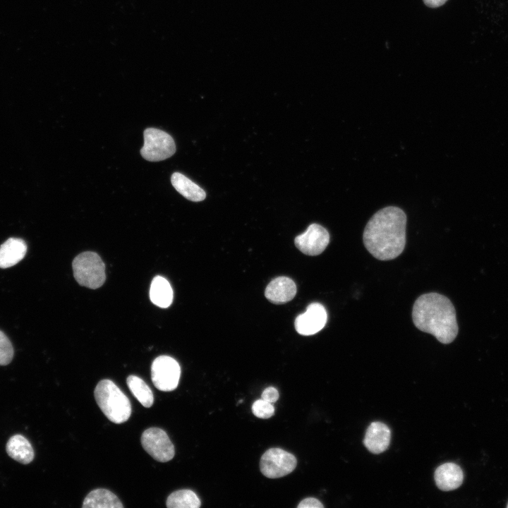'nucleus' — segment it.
<instances>
[{
	"mask_svg": "<svg viewBox=\"0 0 508 508\" xmlns=\"http://www.w3.org/2000/svg\"><path fill=\"white\" fill-rule=\"evenodd\" d=\"M406 214L395 206L375 212L368 222L363 234L367 250L376 259L390 260L397 258L406 246Z\"/></svg>",
	"mask_w": 508,
	"mask_h": 508,
	"instance_id": "f257e3e1",
	"label": "nucleus"
},
{
	"mask_svg": "<svg viewBox=\"0 0 508 508\" xmlns=\"http://www.w3.org/2000/svg\"><path fill=\"white\" fill-rule=\"evenodd\" d=\"M456 316L451 301L438 293L424 294L413 306L412 319L416 327L445 344L452 342L458 334Z\"/></svg>",
	"mask_w": 508,
	"mask_h": 508,
	"instance_id": "f03ea898",
	"label": "nucleus"
},
{
	"mask_svg": "<svg viewBox=\"0 0 508 508\" xmlns=\"http://www.w3.org/2000/svg\"><path fill=\"white\" fill-rule=\"evenodd\" d=\"M95 399L101 411L111 422L120 424L128 420L131 405L126 395L110 380H102L97 385Z\"/></svg>",
	"mask_w": 508,
	"mask_h": 508,
	"instance_id": "7ed1b4c3",
	"label": "nucleus"
},
{
	"mask_svg": "<svg viewBox=\"0 0 508 508\" xmlns=\"http://www.w3.org/2000/svg\"><path fill=\"white\" fill-rule=\"evenodd\" d=\"M72 267L74 277L81 286L95 289L105 282V265L96 253H80L73 259Z\"/></svg>",
	"mask_w": 508,
	"mask_h": 508,
	"instance_id": "20e7f679",
	"label": "nucleus"
},
{
	"mask_svg": "<svg viewBox=\"0 0 508 508\" xmlns=\"http://www.w3.org/2000/svg\"><path fill=\"white\" fill-rule=\"evenodd\" d=\"M144 145L141 156L150 162H159L171 157L176 152L173 138L167 132L155 128L144 131Z\"/></svg>",
	"mask_w": 508,
	"mask_h": 508,
	"instance_id": "39448f33",
	"label": "nucleus"
},
{
	"mask_svg": "<svg viewBox=\"0 0 508 508\" xmlns=\"http://www.w3.org/2000/svg\"><path fill=\"white\" fill-rule=\"evenodd\" d=\"M181 367L179 363L169 356H159L152 362L151 378L155 387L160 391L174 390L179 384Z\"/></svg>",
	"mask_w": 508,
	"mask_h": 508,
	"instance_id": "423d86ee",
	"label": "nucleus"
},
{
	"mask_svg": "<svg viewBox=\"0 0 508 508\" xmlns=\"http://www.w3.org/2000/svg\"><path fill=\"white\" fill-rule=\"evenodd\" d=\"M296 464L297 460L292 454L280 448H270L262 454L260 468L265 477L278 478L291 473Z\"/></svg>",
	"mask_w": 508,
	"mask_h": 508,
	"instance_id": "0eeeda50",
	"label": "nucleus"
},
{
	"mask_svg": "<svg viewBox=\"0 0 508 508\" xmlns=\"http://www.w3.org/2000/svg\"><path fill=\"white\" fill-rule=\"evenodd\" d=\"M140 440L143 449L155 460L167 462L173 459L175 454L174 445L162 429H146Z\"/></svg>",
	"mask_w": 508,
	"mask_h": 508,
	"instance_id": "6e6552de",
	"label": "nucleus"
},
{
	"mask_svg": "<svg viewBox=\"0 0 508 508\" xmlns=\"http://www.w3.org/2000/svg\"><path fill=\"white\" fill-rule=\"evenodd\" d=\"M329 242L327 230L318 224L309 225L307 230L296 237L295 246L303 253L315 256L322 253Z\"/></svg>",
	"mask_w": 508,
	"mask_h": 508,
	"instance_id": "1a4fd4ad",
	"label": "nucleus"
},
{
	"mask_svg": "<svg viewBox=\"0 0 508 508\" xmlns=\"http://www.w3.org/2000/svg\"><path fill=\"white\" fill-rule=\"evenodd\" d=\"M327 313L325 307L319 303L308 305L304 313L297 316L294 325L297 332L310 336L320 332L326 325Z\"/></svg>",
	"mask_w": 508,
	"mask_h": 508,
	"instance_id": "9d476101",
	"label": "nucleus"
},
{
	"mask_svg": "<svg viewBox=\"0 0 508 508\" xmlns=\"http://www.w3.org/2000/svg\"><path fill=\"white\" fill-rule=\"evenodd\" d=\"M296 294L295 282L286 277L272 279L265 291V297L275 304L285 303L292 300Z\"/></svg>",
	"mask_w": 508,
	"mask_h": 508,
	"instance_id": "9b49d317",
	"label": "nucleus"
},
{
	"mask_svg": "<svg viewBox=\"0 0 508 508\" xmlns=\"http://www.w3.org/2000/svg\"><path fill=\"white\" fill-rule=\"evenodd\" d=\"M390 437V430L386 424L373 422L366 430L363 443L370 452L380 454L388 448Z\"/></svg>",
	"mask_w": 508,
	"mask_h": 508,
	"instance_id": "f8f14e48",
	"label": "nucleus"
},
{
	"mask_svg": "<svg viewBox=\"0 0 508 508\" xmlns=\"http://www.w3.org/2000/svg\"><path fill=\"white\" fill-rule=\"evenodd\" d=\"M439 489L449 491L458 488L463 483V471L454 463H445L438 466L434 474Z\"/></svg>",
	"mask_w": 508,
	"mask_h": 508,
	"instance_id": "ddd939ff",
	"label": "nucleus"
},
{
	"mask_svg": "<svg viewBox=\"0 0 508 508\" xmlns=\"http://www.w3.org/2000/svg\"><path fill=\"white\" fill-rule=\"evenodd\" d=\"M26 252L27 245L23 239L9 238L0 246V268L16 265L23 260Z\"/></svg>",
	"mask_w": 508,
	"mask_h": 508,
	"instance_id": "4468645a",
	"label": "nucleus"
},
{
	"mask_svg": "<svg viewBox=\"0 0 508 508\" xmlns=\"http://www.w3.org/2000/svg\"><path fill=\"white\" fill-rule=\"evenodd\" d=\"M6 451L11 459L23 464H30L35 457L32 445L20 434H16L8 439Z\"/></svg>",
	"mask_w": 508,
	"mask_h": 508,
	"instance_id": "2eb2a0df",
	"label": "nucleus"
},
{
	"mask_svg": "<svg viewBox=\"0 0 508 508\" xmlns=\"http://www.w3.org/2000/svg\"><path fill=\"white\" fill-rule=\"evenodd\" d=\"M83 508H123L120 500L111 491L98 488L90 491L83 500Z\"/></svg>",
	"mask_w": 508,
	"mask_h": 508,
	"instance_id": "dca6fc26",
	"label": "nucleus"
},
{
	"mask_svg": "<svg viewBox=\"0 0 508 508\" xmlns=\"http://www.w3.org/2000/svg\"><path fill=\"white\" fill-rule=\"evenodd\" d=\"M171 182L174 188L189 200L200 202L206 198L202 188L179 172H174L171 175Z\"/></svg>",
	"mask_w": 508,
	"mask_h": 508,
	"instance_id": "f3484780",
	"label": "nucleus"
},
{
	"mask_svg": "<svg viewBox=\"0 0 508 508\" xmlns=\"http://www.w3.org/2000/svg\"><path fill=\"white\" fill-rule=\"evenodd\" d=\"M150 298L160 308L169 307L173 301V291L169 282L161 276H156L150 285Z\"/></svg>",
	"mask_w": 508,
	"mask_h": 508,
	"instance_id": "a211bd4d",
	"label": "nucleus"
},
{
	"mask_svg": "<svg viewBox=\"0 0 508 508\" xmlns=\"http://www.w3.org/2000/svg\"><path fill=\"white\" fill-rule=\"evenodd\" d=\"M126 384L138 401L145 408H150L154 403L153 393L150 387L140 377L129 375Z\"/></svg>",
	"mask_w": 508,
	"mask_h": 508,
	"instance_id": "6ab92c4d",
	"label": "nucleus"
},
{
	"mask_svg": "<svg viewBox=\"0 0 508 508\" xmlns=\"http://www.w3.org/2000/svg\"><path fill=\"white\" fill-rule=\"evenodd\" d=\"M166 505L168 508H198L200 500L193 491L183 489L171 493Z\"/></svg>",
	"mask_w": 508,
	"mask_h": 508,
	"instance_id": "aec40b11",
	"label": "nucleus"
},
{
	"mask_svg": "<svg viewBox=\"0 0 508 508\" xmlns=\"http://www.w3.org/2000/svg\"><path fill=\"white\" fill-rule=\"evenodd\" d=\"M13 347L7 336L0 330V365H6L13 360Z\"/></svg>",
	"mask_w": 508,
	"mask_h": 508,
	"instance_id": "412c9836",
	"label": "nucleus"
},
{
	"mask_svg": "<svg viewBox=\"0 0 508 508\" xmlns=\"http://www.w3.org/2000/svg\"><path fill=\"white\" fill-rule=\"evenodd\" d=\"M252 411L258 418H269L274 415V408L272 403L260 399L253 404Z\"/></svg>",
	"mask_w": 508,
	"mask_h": 508,
	"instance_id": "4be33fe9",
	"label": "nucleus"
},
{
	"mask_svg": "<svg viewBox=\"0 0 508 508\" xmlns=\"http://www.w3.org/2000/svg\"><path fill=\"white\" fill-rule=\"evenodd\" d=\"M261 399L272 404L274 403L279 399V392L276 388L269 387L262 392Z\"/></svg>",
	"mask_w": 508,
	"mask_h": 508,
	"instance_id": "5701e85b",
	"label": "nucleus"
},
{
	"mask_svg": "<svg viewBox=\"0 0 508 508\" xmlns=\"http://www.w3.org/2000/svg\"><path fill=\"white\" fill-rule=\"evenodd\" d=\"M298 508H322L323 505L318 499L308 497L303 500L297 506Z\"/></svg>",
	"mask_w": 508,
	"mask_h": 508,
	"instance_id": "b1692460",
	"label": "nucleus"
},
{
	"mask_svg": "<svg viewBox=\"0 0 508 508\" xmlns=\"http://www.w3.org/2000/svg\"><path fill=\"white\" fill-rule=\"evenodd\" d=\"M447 0H423L425 4L431 8H437L443 5Z\"/></svg>",
	"mask_w": 508,
	"mask_h": 508,
	"instance_id": "393cba45",
	"label": "nucleus"
},
{
	"mask_svg": "<svg viewBox=\"0 0 508 508\" xmlns=\"http://www.w3.org/2000/svg\"><path fill=\"white\" fill-rule=\"evenodd\" d=\"M507 507H508V505H507Z\"/></svg>",
	"mask_w": 508,
	"mask_h": 508,
	"instance_id": "a878e982",
	"label": "nucleus"
}]
</instances>
